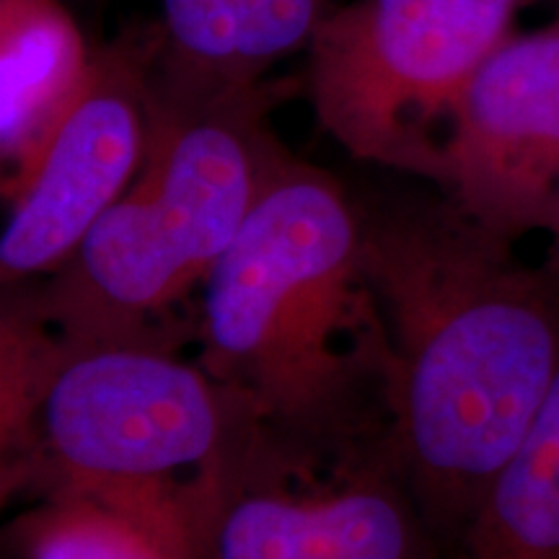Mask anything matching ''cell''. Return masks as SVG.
Listing matches in <instances>:
<instances>
[{
    "mask_svg": "<svg viewBox=\"0 0 559 559\" xmlns=\"http://www.w3.org/2000/svg\"><path fill=\"white\" fill-rule=\"evenodd\" d=\"M362 202L396 370L391 451L449 551L555 381L559 283L436 187Z\"/></svg>",
    "mask_w": 559,
    "mask_h": 559,
    "instance_id": "1",
    "label": "cell"
},
{
    "mask_svg": "<svg viewBox=\"0 0 559 559\" xmlns=\"http://www.w3.org/2000/svg\"><path fill=\"white\" fill-rule=\"evenodd\" d=\"M362 234V194L288 153L202 285L198 362L288 459L391 449L394 353Z\"/></svg>",
    "mask_w": 559,
    "mask_h": 559,
    "instance_id": "2",
    "label": "cell"
},
{
    "mask_svg": "<svg viewBox=\"0 0 559 559\" xmlns=\"http://www.w3.org/2000/svg\"><path fill=\"white\" fill-rule=\"evenodd\" d=\"M290 81L192 91L153 70L138 177L52 275L5 293L3 319L62 342L194 340L202 285L288 148L270 111Z\"/></svg>",
    "mask_w": 559,
    "mask_h": 559,
    "instance_id": "3",
    "label": "cell"
},
{
    "mask_svg": "<svg viewBox=\"0 0 559 559\" xmlns=\"http://www.w3.org/2000/svg\"><path fill=\"white\" fill-rule=\"evenodd\" d=\"M3 498L102 495L198 521L257 436L198 358L151 342H62L3 319Z\"/></svg>",
    "mask_w": 559,
    "mask_h": 559,
    "instance_id": "4",
    "label": "cell"
},
{
    "mask_svg": "<svg viewBox=\"0 0 559 559\" xmlns=\"http://www.w3.org/2000/svg\"><path fill=\"white\" fill-rule=\"evenodd\" d=\"M536 0H349L309 41L319 128L349 156L436 187L456 104Z\"/></svg>",
    "mask_w": 559,
    "mask_h": 559,
    "instance_id": "5",
    "label": "cell"
},
{
    "mask_svg": "<svg viewBox=\"0 0 559 559\" xmlns=\"http://www.w3.org/2000/svg\"><path fill=\"white\" fill-rule=\"evenodd\" d=\"M158 21L130 24L91 55L86 81L26 166L3 179L5 293L52 275L122 198L151 138Z\"/></svg>",
    "mask_w": 559,
    "mask_h": 559,
    "instance_id": "6",
    "label": "cell"
},
{
    "mask_svg": "<svg viewBox=\"0 0 559 559\" xmlns=\"http://www.w3.org/2000/svg\"><path fill=\"white\" fill-rule=\"evenodd\" d=\"M194 559H445L391 449L317 464L260 438L210 495Z\"/></svg>",
    "mask_w": 559,
    "mask_h": 559,
    "instance_id": "7",
    "label": "cell"
},
{
    "mask_svg": "<svg viewBox=\"0 0 559 559\" xmlns=\"http://www.w3.org/2000/svg\"><path fill=\"white\" fill-rule=\"evenodd\" d=\"M436 190L502 239L544 234L559 198V13L515 32L474 75Z\"/></svg>",
    "mask_w": 559,
    "mask_h": 559,
    "instance_id": "8",
    "label": "cell"
},
{
    "mask_svg": "<svg viewBox=\"0 0 559 559\" xmlns=\"http://www.w3.org/2000/svg\"><path fill=\"white\" fill-rule=\"evenodd\" d=\"M156 75L192 91L267 81L288 55L309 47L334 0H160Z\"/></svg>",
    "mask_w": 559,
    "mask_h": 559,
    "instance_id": "9",
    "label": "cell"
},
{
    "mask_svg": "<svg viewBox=\"0 0 559 559\" xmlns=\"http://www.w3.org/2000/svg\"><path fill=\"white\" fill-rule=\"evenodd\" d=\"M94 47L60 0H0V158L11 179L86 81Z\"/></svg>",
    "mask_w": 559,
    "mask_h": 559,
    "instance_id": "10",
    "label": "cell"
},
{
    "mask_svg": "<svg viewBox=\"0 0 559 559\" xmlns=\"http://www.w3.org/2000/svg\"><path fill=\"white\" fill-rule=\"evenodd\" d=\"M445 559H559V370Z\"/></svg>",
    "mask_w": 559,
    "mask_h": 559,
    "instance_id": "11",
    "label": "cell"
},
{
    "mask_svg": "<svg viewBox=\"0 0 559 559\" xmlns=\"http://www.w3.org/2000/svg\"><path fill=\"white\" fill-rule=\"evenodd\" d=\"M13 526L19 559H194L185 521L102 495L37 500Z\"/></svg>",
    "mask_w": 559,
    "mask_h": 559,
    "instance_id": "12",
    "label": "cell"
},
{
    "mask_svg": "<svg viewBox=\"0 0 559 559\" xmlns=\"http://www.w3.org/2000/svg\"><path fill=\"white\" fill-rule=\"evenodd\" d=\"M544 236H547V251H544L542 267L559 283V198L549 215L547 228H544Z\"/></svg>",
    "mask_w": 559,
    "mask_h": 559,
    "instance_id": "13",
    "label": "cell"
}]
</instances>
